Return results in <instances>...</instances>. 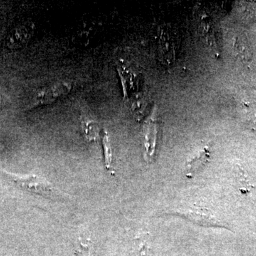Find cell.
I'll use <instances>...</instances> for the list:
<instances>
[{"mask_svg":"<svg viewBox=\"0 0 256 256\" xmlns=\"http://www.w3.org/2000/svg\"><path fill=\"white\" fill-rule=\"evenodd\" d=\"M12 181L25 191L44 197H63V194L58 191L52 184L45 178L36 175L20 176L18 175L6 172Z\"/></svg>","mask_w":256,"mask_h":256,"instance_id":"obj_1","label":"cell"},{"mask_svg":"<svg viewBox=\"0 0 256 256\" xmlns=\"http://www.w3.org/2000/svg\"><path fill=\"white\" fill-rule=\"evenodd\" d=\"M72 85L68 82H57L42 89L34 96L28 109H33L42 106L54 104L60 98L68 95L72 92Z\"/></svg>","mask_w":256,"mask_h":256,"instance_id":"obj_2","label":"cell"},{"mask_svg":"<svg viewBox=\"0 0 256 256\" xmlns=\"http://www.w3.org/2000/svg\"><path fill=\"white\" fill-rule=\"evenodd\" d=\"M184 218H188L194 223L200 224L204 226H218V223L215 218L212 217L210 214L207 212L206 210H186V212H181L180 214Z\"/></svg>","mask_w":256,"mask_h":256,"instance_id":"obj_3","label":"cell"},{"mask_svg":"<svg viewBox=\"0 0 256 256\" xmlns=\"http://www.w3.org/2000/svg\"><path fill=\"white\" fill-rule=\"evenodd\" d=\"M154 114L146 124V146L148 156H152L154 152V146L156 141V122L154 118Z\"/></svg>","mask_w":256,"mask_h":256,"instance_id":"obj_4","label":"cell"},{"mask_svg":"<svg viewBox=\"0 0 256 256\" xmlns=\"http://www.w3.org/2000/svg\"><path fill=\"white\" fill-rule=\"evenodd\" d=\"M210 152L208 150L204 149L200 152L196 156L192 158L186 164V171L188 176H193L198 172V170L202 169L210 159Z\"/></svg>","mask_w":256,"mask_h":256,"instance_id":"obj_5","label":"cell"},{"mask_svg":"<svg viewBox=\"0 0 256 256\" xmlns=\"http://www.w3.org/2000/svg\"><path fill=\"white\" fill-rule=\"evenodd\" d=\"M82 129L86 138L90 142L97 140L99 136V128L95 120L89 118H84L82 120Z\"/></svg>","mask_w":256,"mask_h":256,"instance_id":"obj_6","label":"cell"},{"mask_svg":"<svg viewBox=\"0 0 256 256\" xmlns=\"http://www.w3.org/2000/svg\"><path fill=\"white\" fill-rule=\"evenodd\" d=\"M236 50L242 60L248 62L252 60V52L246 38L239 37L236 42Z\"/></svg>","mask_w":256,"mask_h":256,"instance_id":"obj_7","label":"cell"},{"mask_svg":"<svg viewBox=\"0 0 256 256\" xmlns=\"http://www.w3.org/2000/svg\"><path fill=\"white\" fill-rule=\"evenodd\" d=\"M102 143H104L106 164H107L108 168H110L111 163H112V150H111L110 143V141H109L108 136H107L106 133L104 134Z\"/></svg>","mask_w":256,"mask_h":256,"instance_id":"obj_8","label":"cell"},{"mask_svg":"<svg viewBox=\"0 0 256 256\" xmlns=\"http://www.w3.org/2000/svg\"><path fill=\"white\" fill-rule=\"evenodd\" d=\"M1 104H2V98H1V96H0V108H1Z\"/></svg>","mask_w":256,"mask_h":256,"instance_id":"obj_9","label":"cell"}]
</instances>
